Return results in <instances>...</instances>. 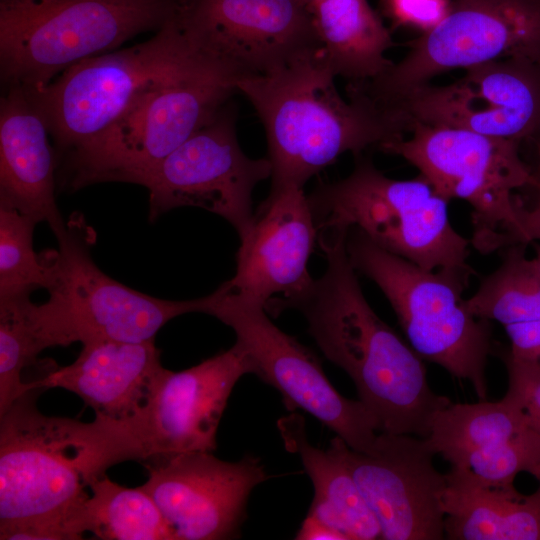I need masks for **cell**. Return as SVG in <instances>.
<instances>
[{"label":"cell","mask_w":540,"mask_h":540,"mask_svg":"<svg viewBox=\"0 0 540 540\" xmlns=\"http://www.w3.org/2000/svg\"><path fill=\"white\" fill-rule=\"evenodd\" d=\"M346 235L318 234L326 269L285 310L303 315L324 356L354 382L380 432L427 438L435 414L452 402L431 390L423 359L369 305Z\"/></svg>","instance_id":"obj_1"},{"label":"cell","mask_w":540,"mask_h":540,"mask_svg":"<svg viewBox=\"0 0 540 540\" xmlns=\"http://www.w3.org/2000/svg\"><path fill=\"white\" fill-rule=\"evenodd\" d=\"M45 389L22 394L0 415V530L18 540H78L90 482L115 465L103 419L42 414Z\"/></svg>","instance_id":"obj_2"},{"label":"cell","mask_w":540,"mask_h":540,"mask_svg":"<svg viewBox=\"0 0 540 540\" xmlns=\"http://www.w3.org/2000/svg\"><path fill=\"white\" fill-rule=\"evenodd\" d=\"M319 48L270 73L242 78L238 93L254 107L265 130L271 187L307 181L347 152L406 136L401 123L357 88L344 99Z\"/></svg>","instance_id":"obj_3"},{"label":"cell","mask_w":540,"mask_h":540,"mask_svg":"<svg viewBox=\"0 0 540 540\" xmlns=\"http://www.w3.org/2000/svg\"><path fill=\"white\" fill-rule=\"evenodd\" d=\"M242 76L217 64L163 83L135 100L89 142L57 161V184L144 185L160 163L238 93Z\"/></svg>","instance_id":"obj_4"},{"label":"cell","mask_w":540,"mask_h":540,"mask_svg":"<svg viewBox=\"0 0 540 540\" xmlns=\"http://www.w3.org/2000/svg\"><path fill=\"white\" fill-rule=\"evenodd\" d=\"M217 64L230 66L203 50L175 14L150 39L85 59L45 87L25 91L47 122L58 161L101 133L147 91Z\"/></svg>","instance_id":"obj_5"},{"label":"cell","mask_w":540,"mask_h":540,"mask_svg":"<svg viewBox=\"0 0 540 540\" xmlns=\"http://www.w3.org/2000/svg\"><path fill=\"white\" fill-rule=\"evenodd\" d=\"M177 0H0L3 88L39 90L71 66L157 31Z\"/></svg>","instance_id":"obj_6"},{"label":"cell","mask_w":540,"mask_h":540,"mask_svg":"<svg viewBox=\"0 0 540 540\" xmlns=\"http://www.w3.org/2000/svg\"><path fill=\"white\" fill-rule=\"evenodd\" d=\"M308 198L318 233L355 228L426 270L475 272L467 263L471 242L452 226L449 201L421 175L393 179L359 155L348 176L319 184Z\"/></svg>","instance_id":"obj_7"},{"label":"cell","mask_w":540,"mask_h":540,"mask_svg":"<svg viewBox=\"0 0 540 540\" xmlns=\"http://www.w3.org/2000/svg\"><path fill=\"white\" fill-rule=\"evenodd\" d=\"M346 250L355 270L383 292L414 351L469 381L485 400L492 327L489 320L470 314L462 298L476 272L426 270L380 248L355 228L347 230Z\"/></svg>","instance_id":"obj_8"},{"label":"cell","mask_w":540,"mask_h":540,"mask_svg":"<svg viewBox=\"0 0 540 540\" xmlns=\"http://www.w3.org/2000/svg\"><path fill=\"white\" fill-rule=\"evenodd\" d=\"M520 142L466 129L412 122L407 137L379 150L397 155L418 169L446 200L472 207L471 245L482 254L526 244L522 205L514 191L534 186V173L521 159Z\"/></svg>","instance_id":"obj_9"},{"label":"cell","mask_w":540,"mask_h":540,"mask_svg":"<svg viewBox=\"0 0 540 540\" xmlns=\"http://www.w3.org/2000/svg\"><path fill=\"white\" fill-rule=\"evenodd\" d=\"M76 219L45 250L49 299L33 304V317L47 348L94 341L146 342L171 319L205 313L207 296L171 301L138 292L102 272L90 254L91 234Z\"/></svg>","instance_id":"obj_10"},{"label":"cell","mask_w":540,"mask_h":540,"mask_svg":"<svg viewBox=\"0 0 540 540\" xmlns=\"http://www.w3.org/2000/svg\"><path fill=\"white\" fill-rule=\"evenodd\" d=\"M503 58L540 63V0H454L398 63L353 86L385 110L439 74Z\"/></svg>","instance_id":"obj_11"},{"label":"cell","mask_w":540,"mask_h":540,"mask_svg":"<svg viewBox=\"0 0 540 540\" xmlns=\"http://www.w3.org/2000/svg\"><path fill=\"white\" fill-rule=\"evenodd\" d=\"M254 373L252 359L236 342L188 369H164L135 415L120 421L103 418L116 463L144 464L181 453L213 452L234 386L242 376Z\"/></svg>","instance_id":"obj_12"},{"label":"cell","mask_w":540,"mask_h":540,"mask_svg":"<svg viewBox=\"0 0 540 540\" xmlns=\"http://www.w3.org/2000/svg\"><path fill=\"white\" fill-rule=\"evenodd\" d=\"M205 314L234 331L236 343L254 363V375L280 392L288 410L310 414L352 450L372 449L379 431L374 416L359 399L342 396L328 380L320 359L279 329L263 305L223 295L216 289L207 295Z\"/></svg>","instance_id":"obj_13"},{"label":"cell","mask_w":540,"mask_h":540,"mask_svg":"<svg viewBox=\"0 0 540 540\" xmlns=\"http://www.w3.org/2000/svg\"><path fill=\"white\" fill-rule=\"evenodd\" d=\"M236 108L228 102L216 116L168 155L144 183L149 219L177 207L205 209L227 220L243 237L254 216L252 194L271 178L267 157L247 156L238 141Z\"/></svg>","instance_id":"obj_14"},{"label":"cell","mask_w":540,"mask_h":540,"mask_svg":"<svg viewBox=\"0 0 540 540\" xmlns=\"http://www.w3.org/2000/svg\"><path fill=\"white\" fill-rule=\"evenodd\" d=\"M412 122L521 142L540 134V63L503 58L464 70L456 81L420 86L385 109ZM407 135V134H406Z\"/></svg>","instance_id":"obj_15"},{"label":"cell","mask_w":540,"mask_h":540,"mask_svg":"<svg viewBox=\"0 0 540 540\" xmlns=\"http://www.w3.org/2000/svg\"><path fill=\"white\" fill-rule=\"evenodd\" d=\"M140 487L159 508L172 540L240 536L253 489L269 478L259 457L227 462L212 452H188L144 463Z\"/></svg>","instance_id":"obj_16"},{"label":"cell","mask_w":540,"mask_h":540,"mask_svg":"<svg viewBox=\"0 0 540 540\" xmlns=\"http://www.w3.org/2000/svg\"><path fill=\"white\" fill-rule=\"evenodd\" d=\"M176 18L203 50L243 78L270 73L318 48L300 0H177Z\"/></svg>","instance_id":"obj_17"},{"label":"cell","mask_w":540,"mask_h":540,"mask_svg":"<svg viewBox=\"0 0 540 540\" xmlns=\"http://www.w3.org/2000/svg\"><path fill=\"white\" fill-rule=\"evenodd\" d=\"M318 230L303 187H271L240 238L234 276L217 290L276 316L313 283L308 262Z\"/></svg>","instance_id":"obj_18"},{"label":"cell","mask_w":540,"mask_h":540,"mask_svg":"<svg viewBox=\"0 0 540 540\" xmlns=\"http://www.w3.org/2000/svg\"><path fill=\"white\" fill-rule=\"evenodd\" d=\"M425 438L377 434L369 452L346 450V462L384 540H440L446 474L433 464Z\"/></svg>","instance_id":"obj_19"},{"label":"cell","mask_w":540,"mask_h":540,"mask_svg":"<svg viewBox=\"0 0 540 540\" xmlns=\"http://www.w3.org/2000/svg\"><path fill=\"white\" fill-rule=\"evenodd\" d=\"M57 157L47 122L22 88H3L0 99V203L37 223L46 222L57 237L67 229L57 207Z\"/></svg>","instance_id":"obj_20"},{"label":"cell","mask_w":540,"mask_h":540,"mask_svg":"<svg viewBox=\"0 0 540 540\" xmlns=\"http://www.w3.org/2000/svg\"><path fill=\"white\" fill-rule=\"evenodd\" d=\"M155 340L94 341L82 344L70 365L52 368L29 388H63L78 395L95 417L114 421L135 415L147 402L164 371Z\"/></svg>","instance_id":"obj_21"},{"label":"cell","mask_w":540,"mask_h":540,"mask_svg":"<svg viewBox=\"0 0 540 540\" xmlns=\"http://www.w3.org/2000/svg\"><path fill=\"white\" fill-rule=\"evenodd\" d=\"M278 428L286 449L299 455L314 486L307 517L346 540L381 539L380 525L347 466L346 442L336 435L328 449L314 447L307 439L305 419L297 413L282 417Z\"/></svg>","instance_id":"obj_22"},{"label":"cell","mask_w":540,"mask_h":540,"mask_svg":"<svg viewBox=\"0 0 540 540\" xmlns=\"http://www.w3.org/2000/svg\"><path fill=\"white\" fill-rule=\"evenodd\" d=\"M451 540H540V492L492 486L465 467H451L442 496Z\"/></svg>","instance_id":"obj_23"},{"label":"cell","mask_w":540,"mask_h":540,"mask_svg":"<svg viewBox=\"0 0 540 540\" xmlns=\"http://www.w3.org/2000/svg\"><path fill=\"white\" fill-rule=\"evenodd\" d=\"M319 51L336 77L373 80L393 64L389 30L367 0H323L310 11Z\"/></svg>","instance_id":"obj_24"},{"label":"cell","mask_w":540,"mask_h":540,"mask_svg":"<svg viewBox=\"0 0 540 540\" xmlns=\"http://www.w3.org/2000/svg\"><path fill=\"white\" fill-rule=\"evenodd\" d=\"M528 428L523 411L504 396L498 402L451 403L435 414L425 439L451 467H464L472 454L497 447Z\"/></svg>","instance_id":"obj_25"},{"label":"cell","mask_w":540,"mask_h":540,"mask_svg":"<svg viewBox=\"0 0 540 540\" xmlns=\"http://www.w3.org/2000/svg\"><path fill=\"white\" fill-rule=\"evenodd\" d=\"M89 488L80 512L84 532L104 540H172L159 508L140 486L124 487L104 474Z\"/></svg>","instance_id":"obj_26"},{"label":"cell","mask_w":540,"mask_h":540,"mask_svg":"<svg viewBox=\"0 0 540 540\" xmlns=\"http://www.w3.org/2000/svg\"><path fill=\"white\" fill-rule=\"evenodd\" d=\"M526 245L505 248L500 265L464 299L470 314L504 326L540 320V271L534 257H527Z\"/></svg>","instance_id":"obj_27"},{"label":"cell","mask_w":540,"mask_h":540,"mask_svg":"<svg viewBox=\"0 0 540 540\" xmlns=\"http://www.w3.org/2000/svg\"><path fill=\"white\" fill-rule=\"evenodd\" d=\"M30 295L0 299V415L26 391L23 371L46 345L33 317Z\"/></svg>","instance_id":"obj_28"},{"label":"cell","mask_w":540,"mask_h":540,"mask_svg":"<svg viewBox=\"0 0 540 540\" xmlns=\"http://www.w3.org/2000/svg\"><path fill=\"white\" fill-rule=\"evenodd\" d=\"M37 222L16 208L0 203V299L30 295L47 288L49 263L46 252L33 248Z\"/></svg>","instance_id":"obj_29"},{"label":"cell","mask_w":540,"mask_h":540,"mask_svg":"<svg viewBox=\"0 0 540 540\" xmlns=\"http://www.w3.org/2000/svg\"><path fill=\"white\" fill-rule=\"evenodd\" d=\"M538 464L540 435L528 428L497 447L472 454L464 467L485 484L511 487L518 473H531Z\"/></svg>","instance_id":"obj_30"},{"label":"cell","mask_w":540,"mask_h":540,"mask_svg":"<svg viewBox=\"0 0 540 540\" xmlns=\"http://www.w3.org/2000/svg\"><path fill=\"white\" fill-rule=\"evenodd\" d=\"M503 361L508 373L505 397L523 411L530 428L540 435V364L516 358L509 352Z\"/></svg>","instance_id":"obj_31"},{"label":"cell","mask_w":540,"mask_h":540,"mask_svg":"<svg viewBox=\"0 0 540 540\" xmlns=\"http://www.w3.org/2000/svg\"><path fill=\"white\" fill-rule=\"evenodd\" d=\"M386 15L396 26H406L426 33L448 14L449 0H382Z\"/></svg>","instance_id":"obj_32"},{"label":"cell","mask_w":540,"mask_h":540,"mask_svg":"<svg viewBox=\"0 0 540 540\" xmlns=\"http://www.w3.org/2000/svg\"><path fill=\"white\" fill-rule=\"evenodd\" d=\"M511 343L509 353L540 364V320L504 326Z\"/></svg>","instance_id":"obj_33"},{"label":"cell","mask_w":540,"mask_h":540,"mask_svg":"<svg viewBox=\"0 0 540 540\" xmlns=\"http://www.w3.org/2000/svg\"><path fill=\"white\" fill-rule=\"evenodd\" d=\"M295 539L299 540H346L339 532L307 517L301 524Z\"/></svg>","instance_id":"obj_34"},{"label":"cell","mask_w":540,"mask_h":540,"mask_svg":"<svg viewBox=\"0 0 540 540\" xmlns=\"http://www.w3.org/2000/svg\"><path fill=\"white\" fill-rule=\"evenodd\" d=\"M521 218L525 236V243L540 240V215L524 206L521 208Z\"/></svg>","instance_id":"obj_35"},{"label":"cell","mask_w":540,"mask_h":540,"mask_svg":"<svg viewBox=\"0 0 540 540\" xmlns=\"http://www.w3.org/2000/svg\"><path fill=\"white\" fill-rule=\"evenodd\" d=\"M536 144V152H537V166L534 173L535 179H540V134L537 136V138L534 140Z\"/></svg>","instance_id":"obj_36"},{"label":"cell","mask_w":540,"mask_h":540,"mask_svg":"<svg viewBox=\"0 0 540 540\" xmlns=\"http://www.w3.org/2000/svg\"><path fill=\"white\" fill-rule=\"evenodd\" d=\"M300 1H301V3L307 8V10H308L309 13H310L311 9H312L315 5H317L318 3H320L321 1H323V0H300Z\"/></svg>","instance_id":"obj_37"},{"label":"cell","mask_w":540,"mask_h":540,"mask_svg":"<svg viewBox=\"0 0 540 540\" xmlns=\"http://www.w3.org/2000/svg\"><path fill=\"white\" fill-rule=\"evenodd\" d=\"M539 482V488L537 489L540 492V464H538L531 473Z\"/></svg>","instance_id":"obj_38"},{"label":"cell","mask_w":540,"mask_h":540,"mask_svg":"<svg viewBox=\"0 0 540 540\" xmlns=\"http://www.w3.org/2000/svg\"><path fill=\"white\" fill-rule=\"evenodd\" d=\"M535 253H536V255H535L534 259H535V262H536V264L538 266V269L540 271V245L539 244L535 245Z\"/></svg>","instance_id":"obj_39"}]
</instances>
